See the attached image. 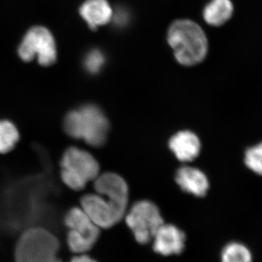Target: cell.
<instances>
[{
  "label": "cell",
  "instance_id": "6da1fadb",
  "mask_svg": "<svg viewBox=\"0 0 262 262\" xmlns=\"http://www.w3.org/2000/svg\"><path fill=\"white\" fill-rule=\"evenodd\" d=\"M168 41L181 64L193 66L203 61L208 53V39L203 29L190 20H176L168 32Z\"/></svg>",
  "mask_w": 262,
  "mask_h": 262
},
{
  "label": "cell",
  "instance_id": "7a4b0ae2",
  "mask_svg": "<svg viewBox=\"0 0 262 262\" xmlns=\"http://www.w3.org/2000/svg\"><path fill=\"white\" fill-rule=\"evenodd\" d=\"M63 127L71 137L82 139L92 146H101L106 140L110 124L101 108L86 104L66 115Z\"/></svg>",
  "mask_w": 262,
  "mask_h": 262
},
{
  "label": "cell",
  "instance_id": "3957f363",
  "mask_svg": "<svg viewBox=\"0 0 262 262\" xmlns=\"http://www.w3.org/2000/svg\"><path fill=\"white\" fill-rule=\"evenodd\" d=\"M59 246L56 236L47 229H28L16 245L15 262H51L57 258Z\"/></svg>",
  "mask_w": 262,
  "mask_h": 262
},
{
  "label": "cell",
  "instance_id": "277c9868",
  "mask_svg": "<svg viewBox=\"0 0 262 262\" xmlns=\"http://www.w3.org/2000/svg\"><path fill=\"white\" fill-rule=\"evenodd\" d=\"M61 166L62 181L75 191L83 189L88 182L97 178L99 173V165L94 157L77 147L66 150Z\"/></svg>",
  "mask_w": 262,
  "mask_h": 262
},
{
  "label": "cell",
  "instance_id": "5b68a950",
  "mask_svg": "<svg viewBox=\"0 0 262 262\" xmlns=\"http://www.w3.org/2000/svg\"><path fill=\"white\" fill-rule=\"evenodd\" d=\"M65 225L68 227L67 244L76 254L87 253L97 242L100 228L86 214L82 208H74L66 215Z\"/></svg>",
  "mask_w": 262,
  "mask_h": 262
},
{
  "label": "cell",
  "instance_id": "8992f818",
  "mask_svg": "<svg viewBox=\"0 0 262 262\" xmlns=\"http://www.w3.org/2000/svg\"><path fill=\"white\" fill-rule=\"evenodd\" d=\"M18 56L24 61L37 58L44 67L53 65L57 59L56 41L46 27H34L29 29L19 46Z\"/></svg>",
  "mask_w": 262,
  "mask_h": 262
},
{
  "label": "cell",
  "instance_id": "52a82bcc",
  "mask_svg": "<svg viewBox=\"0 0 262 262\" xmlns=\"http://www.w3.org/2000/svg\"><path fill=\"white\" fill-rule=\"evenodd\" d=\"M125 222L140 245L149 244L164 224L158 207L147 201L136 203L125 216Z\"/></svg>",
  "mask_w": 262,
  "mask_h": 262
},
{
  "label": "cell",
  "instance_id": "ba28073f",
  "mask_svg": "<svg viewBox=\"0 0 262 262\" xmlns=\"http://www.w3.org/2000/svg\"><path fill=\"white\" fill-rule=\"evenodd\" d=\"M81 208L100 229H110L123 218L127 204L99 194H89L81 199Z\"/></svg>",
  "mask_w": 262,
  "mask_h": 262
},
{
  "label": "cell",
  "instance_id": "9c48e42d",
  "mask_svg": "<svg viewBox=\"0 0 262 262\" xmlns=\"http://www.w3.org/2000/svg\"><path fill=\"white\" fill-rule=\"evenodd\" d=\"M152 249L157 254L171 256L182 253L185 248V233L173 225L163 224L152 239Z\"/></svg>",
  "mask_w": 262,
  "mask_h": 262
},
{
  "label": "cell",
  "instance_id": "30bf717a",
  "mask_svg": "<svg viewBox=\"0 0 262 262\" xmlns=\"http://www.w3.org/2000/svg\"><path fill=\"white\" fill-rule=\"evenodd\" d=\"M94 188L98 194L113 201L127 204L128 187L123 179L116 173H106L95 179Z\"/></svg>",
  "mask_w": 262,
  "mask_h": 262
},
{
  "label": "cell",
  "instance_id": "8fae6325",
  "mask_svg": "<svg viewBox=\"0 0 262 262\" xmlns=\"http://www.w3.org/2000/svg\"><path fill=\"white\" fill-rule=\"evenodd\" d=\"M176 181L184 192L196 196H204L209 188L208 179L201 170L182 167L177 170Z\"/></svg>",
  "mask_w": 262,
  "mask_h": 262
},
{
  "label": "cell",
  "instance_id": "7c38bea8",
  "mask_svg": "<svg viewBox=\"0 0 262 262\" xmlns=\"http://www.w3.org/2000/svg\"><path fill=\"white\" fill-rule=\"evenodd\" d=\"M169 147L182 162L192 161L201 151V142L195 134L191 131L177 133L169 141Z\"/></svg>",
  "mask_w": 262,
  "mask_h": 262
},
{
  "label": "cell",
  "instance_id": "4fadbf2b",
  "mask_svg": "<svg viewBox=\"0 0 262 262\" xmlns=\"http://www.w3.org/2000/svg\"><path fill=\"white\" fill-rule=\"evenodd\" d=\"M80 13L91 29L111 21L113 10L106 0H87L81 5Z\"/></svg>",
  "mask_w": 262,
  "mask_h": 262
},
{
  "label": "cell",
  "instance_id": "5bb4252c",
  "mask_svg": "<svg viewBox=\"0 0 262 262\" xmlns=\"http://www.w3.org/2000/svg\"><path fill=\"white\" fill-rule=\"evenodd\" d=\"M233 11L230 0H211L203 10V18L209 25L220 27L230 19Z\"/></svg>",
  "mask_w": 262,
  "mask_h": 262
},
{
  "label": "cell",
  "instance_id": "9a60e30c",
  "mask_svg": "<svg viewBox=\"0 0 262 262\" xmlns=\"http://www.w3.org/2000/svg\"><path fill=\"white\" fill-rule=\"evenodd\" d=\"M19 140L18 129L13 122L0 120V154L11 151Z\"/></svg>",
  "mask_w": 262,
  "mask_h": 262
},
{
  "label": "cell",
  "instance_id": "2e32d148",
  "mask_svg": "<svg viewBox=\"0 0 262 262\" xmlns=\"http://www.w3.org/2000/svg\"><path fill=\"white\" fill-rule=\"evenodd\" d=\"M222 262H252V256L244 244L232 242L224 248Z\"/></svg>",
  "mask_w": 262,
  "mask_h": 262
},
{
  "label": "cell",
  "instance_id": "e0dca14e",
  "mask_svg": "<svg viewBox=\"0 0 262 262\" xmlns=\"http://www.w3.org/2000/svg\"><path fill=\"white\" fill-rule=\"evenodd\" d=\"M245 163L254 173L262 176V143L246 150Z\"/></svg>",
  "mask_w": 262,
  "mask_h": 262
},
{
  "label": "cell",
  "instance_id": "ac0fdd59",
  "mask_svg": "<svg viewBox=\"0 0 262 262\" xmlns=\"http://www.w3.org/2000/svg\"><path fill=\"white\" fill-rule=\"evenodd\" d=\"M105 61L106 58L102 52L97 49L92 50L84 57V68L89 73L96 75L103 68Z\"/></svg>",
  "mask_w": 262,
  "mask_h": 262
},
{
  "label": "cell",
  "instance_id": "d6986e66",
  "mask_svg": "<svg viewBox=\"0 0 262 262\" xmlns=\"http://www.w3.org/2000/svg\"><path fill=\"white\" fill-rule=\"evenodd\" d=\"M112 20H114V23L117 27H124L128 24L130 15L127 10L124 8H119L115 13L113 12Z\"/></svg>",
  "mask_w": 262,
  "mask_h": 262
},
{
  "label": "cell",
  "instance_id": "ffe728a7",
  "mask_svg": "<svg viewBox=\"0 0 262 262\" xmlns=\"http://www.w3.org/2000/svg\"><path fill=\"white\" fill-rule=\"evenodd\" d=\"M70 262H98L86 253L77 254Z\"/></svg>",
  "mask_w": 262,
  "mask_h": 262
},
{
  "label": "cell",
  "instance_id": "44dd1931",
  "mask_svg": "<svg viewBox=\"0 0 262 262\" xmlns=\"http://www.w3.org/2000/svg\"><path fill=\"white\" fill-rule=\"evenodd\" d=\"M51 262H62L61 260L58 259V258H55L54 260H53Z\"/></svg>",
  "mask_w": 262,
  "mask_h": 262
}]
</instances>
